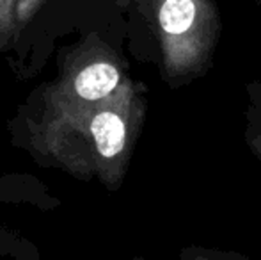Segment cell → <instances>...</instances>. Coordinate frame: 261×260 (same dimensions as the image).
<instances>
[{"label":"cell","instance_id":"obj_1","mask_svg":"<svg viewBox=\"0 0 261 260\" xmlns=\"http://www.w3.org/2000/svg\"><path fill=\"white\" fill-rule=\"evenodd\" d=\"M146 87L128 77L107 100L89 107L41 111L29 143L38 160L117 189L146 118Z\"/></svg>","mask_w":261,"mask_h":260},{"label":"cell","instance_id":"obj_2","mask_svg":"<svg viewBox=\"0 0 261 260\" xmlns=\"http://www.w3.org/2000/svg\"><path fill=\"white\" fill-rule=\"evenodd\" d=\"M158 50L160 77L179 89L208 73L222 21L215 0H142Z\"/></svg>","mask_w":261,"mask_h":260},{"label":"cell","instance_id":"obj_3","mask_svg":"<svg viewBox=\"0 0 261 260\" xmlns=\"http://www.w3.org/2000/svg\"><path fill=\"white\" fill-rule=\"evenodd\" d=\"M126 79L123 59L100 39H93L75 54L61 77L45 89L43 111L100 104L112 97Z\"/></svg>","mask_w":261,"mask_h":260},{"label":"cell","instance_id":"obj_4","mask_svg":"<svg viewBox=\"0 0 261 260\" xmlns=\"http://www.w3.org/2000/svg\"><path fill=\"white\" fill-rule=\"evenodd\" d=\"M134 260H160V258H134ZM162 260H252L237 251H226L219 248L206 246H185L179 250L176 257L162 258Z\"/></svg>","mask_w":261,"mask_h":260},{"label":"cell","instance_id":"obj_5","mask_svg":"<svg viewBox=\"0 0 261 260\" xmlns=\"http://www.w3.org/2000/svg\"><path fill=\"white\" fill-rule=\"evenodd\" d=\"M14 6L16 0H0V50L13 45L18 38V29L14 23Z\"/></svg>","mask_w":261,"mask_h":260},{"label":"cell","instance_id":"obj_6","mask_svg":"<svg viewBox=\"0 0 261 260\" xmlns=\"http://www.w3.org/2000/svg\"><path fill=\"white\" fill-rule=\"evenodd\" d=\"M245 97H247V107L244 120L261 129V80H252L245 86Z\"/></svg>","mask_w":261,"mask_h":260},{"label":"cell","instance_id":"obj_7","mask_svg":"<svg viewBox=\"0 0 261 260\" xmlns=\"http://www.w3.org/2000/svg\"><path fill=\"white\" fill-rule=\"evenodd\" d=\"M43 0H16L14 6V23H16L18 34L29 25V21L36 16V13L41 7Z\"/></svg>","mask_w":261,"mask_h":260},{"label":"cell","instance_id":"obj_8","mask_svg":"<svg viewBox=\"0 0 261 260\" xmlns=\"http://www.w3.org/2000/svg\"><path fill=\"white\" fill-rule=\"evenodd\" d=\"M244 139L247 148L252 152V155L258 159V162L261 164V129L254 123L245 122L244 127Z\"/></svg>","mask_w":261,"mask_h":260}]
</instances>
